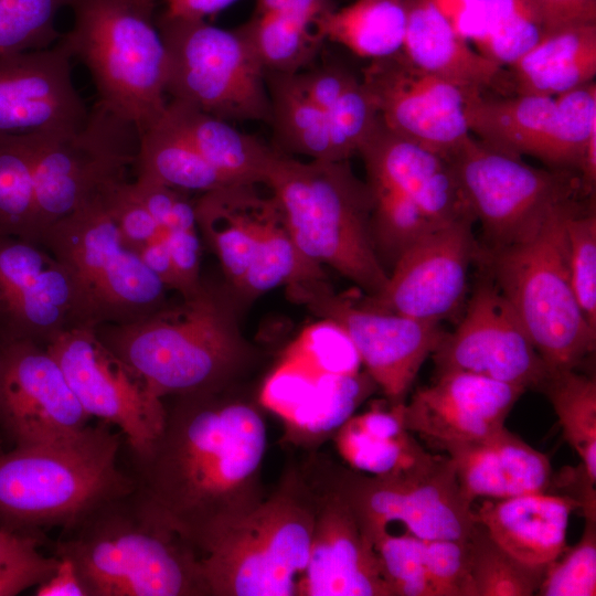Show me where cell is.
<instances>
[{"label":"cell","mask_w":596,"mask_h":596,"mask_svg":"<svg viewBox=\"0 0 596 596\" xmlns=\"http://www.w3.org/2000/svg\"><path fill=\"white\" fill-rule=\"evenodd\" d=\"M374 549L392 596H435L425 564L424 540L389 531L375 541Z\"/></svg>","instance_id":"45"},{"label":"cell","mask_w":596,"mask_h":596,"mask_svg":"<svg viewBox=\"0 0 596 596\" xmlns=\"http://www.w3.org/2000/svg\"><path fill=\"white\" fill-rule=\"evenodd\" d=\"M309 466L348 501L373 545L394 522L422 540L465 541L478 525L447 455H432L387 475H366L322 459Z\"/></svg>","instance_id":"10"},{"label":"cell","mask_w":596,"mask_h":596,"mask_svg":"<svg viewBox=\"0 0 596 596\" xmlns=\"http://www.w3.org/2000/svg\"><path fill=\"white\" fill-rule=\"evenodd\" d=\"M339 160H349L381 127L377 106L363 84L354 76L340 95L324 109Z\"/></svg>","instance_id":"43"},{"label":"cell","mask_w":596,"mask_h":596,"mask_svg":"<svg viewBox=\"0 0 596 596\" xmlns=\"http://www.w3.org/2000/svg\"><path fill=\"white\" fill-rule=\"evenodd\" d=\"M91 418L46 347L0 348V432L13 447L71 437Z\"/></svg>","instance_id":"20"},{"label":"cell","mask_w":596,"mask_h":596,"mask_svg":"<svg viewBox=\"0 0 596 596\" xmlns=\"http://www.w3.org/2000/svg\"><path fill=\"white\" fill-rule=\"evenodd\" d=\"M32 549L0 568V596H13L45 582L55 571L58 557L44 556Z\"/></svg>","instance_id":"48"},{"label":"cell","mask_w":596,"mask_h":596,"mask_svg":"<svg viewBox=\"0 0 596 596\" xmlns=\"http://www.w3.org/2000/svg\"><path fill=\"white\" fill-rule=\"evenodd\" d=\"M34 211V134L0 135V234L31 241Z\"/></svg>","instance_id":"39"},{"label":"cell","mask_w":596,"mask_h":596,"mask_svg":"<svg viewBox=\"0 0 596 596\" xmlns=\"http://www.w3.org/2000/svg\"><path fill=\"white\" fill-rule=\"evenodd\" d=\"M315 493L309 558L297 596H392L373 543L348 501L308 465Z\"/></svg>","instance_id":"21"},{"label":"cell","mask_w":596,"mask_h":596,"mask_svg":"<svg viewBox=\"0 0 596 596\" xmlns=\"http://www.w3.org/2000/svg\"><path fill=\"white\" fill-rule=\"evenodd\" d=\"M256 185H225L201 193L195 201L198 230L233 289L251 265L263 227L276 207L273 195H260Z\"/></svg>","instance_id":"29"},{"label":"cell","mask_w":596,"mask_h":596,"mask_svg":"<svg viewBox=\"0 0 596 596\" xmlns=\"http://www.w3.org/2000/svg\"><path fill=\"white\" fill-rule=\"evenodd\" d=\"M488 25L477 51L505 67L534 46L545 26L534 0H488Z\"/></svg>","instance_id":"41"},{"label":"cell","mask_w":596,"mask_h":596,"mask_svg":"<svg viewBox=\"0 0 596 596\" xmlns=\"http://www.w3.org/2000/svg\"><path fill=\"white\" fill-rule=\"evenodd\" d=\"M143 10L152 13L155 7V0H135Z\"/></svg>","instance_id":"55"},{"label":"cell","mask_w":596,"mask_h":596,"mask_svg":"<svg viewBox=\"0 0 596 596\" xmlns=\"http://www.w3.org/2000/svg\"><path fill=\"white\" fill-rule=\"evenodd\" d=\"M286 294L344 331L391 404L404 403L422 364L446 334L440 322L365 308L334 292L326 278L291 283Z\"/></svg>","instance_id":"14"},{"label":"cell","mask_w":596,"mask_h":596,"mask_svg":"<svg viewBox=\"0 0 596 596\" xmlns=\"http://www.w3.org/2000/svg\"><path fill=\"white\" fill-rule=\"evenodd\" d=\"M164 116L188 138L196 151L231 182L264 183L276 152L274 148L236 129L230 121L184 102L170 99Z\"/></svg>","instance_id":"32"},{"label":"cell","mask_w":596,"mask_h":596,"mask_svg":"<svg viewBox=\"0 0 596 596\" xmlns=\"http://www.w3.org/2000/svg\"><path fill=\"white\" fill-rule=\"evenodd\" d=\"M466 115L471 135L486 145L515 157H534L552 169L571 170L556 97L475 92Z\"/></svg>","instance_id":"25"},{"label":"cell","mask_w":596,"mask_h":596,"mask_svg":"<svg viewBox=\"0 0 596 596\" xmlns=\"http://www.w3.org/2000/svg\"><path fill=\"white\" fill-rule=\"evenodd\" d=\"M83 326L93 323L67 268L42 245L0 234V348L46 347Z\"/></svg>","instance_id":"16"},{"label":"cell","mask_w":596,"mask_h":596,"mask_svg":"<svg viewBox=\"0 0 596 596\" xmlns=\"http://www.w3.org/2000/svg\"><path fill=\"white\" fill-rule=\"evenodd\" d=\"M315 524V493L300 468L223 530L200 554L209 596H297Z\"/></svg>","instance_id":"7"},{"label":"cell","mask_w":596,"mask_h":596,"mask_svg":"<svg viewBox=\"0 0 596 596\" xmlns=\"http://www.w3.org/2000/svg\"><path fill=\"white\" fill-rule=\"evenodd\" d=\"M507 67L512 94L555 97L593 82L596 76V23L547 32Z\"/></svg>","instance_id":"31"},{"label":"cell","mask_w":596,"mask_h":596,"mask_svg":"<svg viewBox=\"0 0 596 596\" xmlns=\"http://www.w3.org/2000/svg\"><path fill=\"white\" fill-rule=\"evenodd\" d=\"M455 32L475 45L488 25V0H429Z\"/></svg>","instance_id":"50"},{"label":"cell","mask_w":596,"mask_h":596,"mask_svg":"<svg viewBox=\"0 0 596 596\" xmlns=\"http://www.w3.org/2000/svg\"><path fill=\"white\" fill-rule=\"evenodd\" d=\"M95 330L162 398L231 387L254 360L228 297L203 281L177 305Z\"/></svg>","instance_id":"3"},{"label":"cell","mask_w":596,"mask_h":596,"mask_svg":"<svg viewBox=\"0 0 596 596\" xmlns=\"http://www.w3.org/2000/svg\"><path fill=\"white\" fill-rule=\"evenodd\" d=\"M166 93L227 121H265L270 114L266 70L246 38L205 19L159 15Z\"/></svg>","instance_id":"11"},{"label":"cell","mask_w":596,"mask_h":596,"mask_svg":"<svg viewBox=\"0 0 596 596\" xmlns=\"http://www.w3.org/2000/svg\"><path fill=\"white\" fill-rule=\"evenodd\" d=\"M1 441H2V439H1V437H0V453L3 451V450H2V446H1Z\"/></svg>","instance_id":"56"},{"label":"cell","mask_w":596,"mask_h":596,"mask_svg":"<svg viewBox=\"0 0 596 596\" xmlns=\"http://www.w3.org/2000/svg\"><path fill=\"white\" fill-rule=\"evenodd\" d=\"M545 33L562 28L596 23V0H534Z\"/></svg>","instance_id":"51"},{"label":"cell","mask_w":596,"mask_h":596,"mask_svg":"<svg viewBox=\"0 0 596 596\" xmlns=\"http://www.w3.org/2000/svg\"><path fill=\"white\" fill-rule=\"evenodd\" d=\"M542 391L557 416L564 438L588 476L596 480V380L575 370L549 374Z\"/></svg>","instance_id":"38"},{"label":"cell","mask_w":596,"mask_h":596,"mask_svg":"<svg viewBox=\"0 0 596 596\" xmlns=\"http://www.w3.org/2000/svg\"><path fill=\"white\" fill-rule=\"evenodd\" d=\"M73 24L61 35L91 73L98 100L141 135L167 107L166 49L150 13L135 0H70Z\"/></svg>","instance_id":"8"},{"label":"cell","mask_w":596,"mask_h":596,"mask_svg":"<svg viewBox=\"0 0 596 596\" xmlns=\"http://www.w3.org/2000/svg\"><path fill=\"white\" fill-rule=\"evenodd\" d=\"M52 551L73 563L87 596H209L195 549L135 488L62 529Z\"/></svg>","instance_id":"2"},{"label":"cell","mask_w":596,"mask_h":596,"mask_svg":"<svg viewBox=\"0 0 596 596\" xmlns=\"http://www.w3.org/2000/svg\"><path fill=\"white\" fill-rule=\"evenodd\" d=\"M361 79L390 131L444 157L471 136L466 108L475 91L417 68L402 52L370 61Z\"/></svg>","instance_id":"19"},{"label":"cell","mask_w":596,"mask_h":596,"mask_svg":"<svg viewBox=\"0 0 596 596\" xmlns=\"http://www.w3.org/2000/svg\"><path fill=\"white\" fill-rule=\"evenodd\" d=\"M567 265L577 302L596 330V214L579 201L566 217Z\"/></svg>","instance_id":"44"},{"label":"cell","mask_w":596,"mask_h":596,"mask_svg":"<svg viewBox=\"0 0 596 596\" xmlns=\"http://www.w3.org/2000/svg\"><path fill=\"white\" fill-rule=\"evenodd\" d=\"M366 183L418 206L437 227L472 220L468 200L448 159L401 137L382 123L359 151Z\"/></svg>","instance_id":"24"},{"label":"cell","mask_w":596,"mask_h":596,"mask_svg":"<svg viewBox=\"0 0 596 596\" xmlns=\"http://www.w3.org/2000/svg\"><path fill=\"white\" fill-rule=\"evenodd\" d=\"M578 201L555 206L530 237L494 249L479 246L477 255L549 374L575 370L595 350L596 330L581 310L567 265L566 217Z\"/></svg>","instance_id":"6"},{"label":"cell","mask_w":596,"mask_h":596,"mask_svg":"<svg viewBox=\"0 0 596 596\" xmlns=\"http://www.w3.org/2000/svg\"><path fill=\"white\" fill-rule=\"evenodd\" d=\"M436 374L462 371L525 390H540L547 369L513 308L487 275L476 286L457 328L433 352Z\"/></svg>","instance_id":"17"},{"label":"cell","mask_w":596,"mask_h":596,"mask_svg":"<svg viewBox=\"0 0 596 596\" xmlns=\"http://www.w3.org/2000/svg\"><path fill=\"white\" fill-rule=\"evenodd\" d=\"M123 434L100 422L67 438L0 453V528L43 539L134 490L118 466Z\"/></svg>","instance_id":"4"},{"label":"cell","mask_w":596,"mask_h":596,"mask_svg":"<svg viewBox=\"0 0 596 596\" xmlns=\"http://www.w3.org/2000/svg\"><path fill=\"white\" fill-rule=\"evenodd\" d=\"M333 8L332 0H256L253 15L237 29L266 71L298 73L316 63L323 43L316 22Z\"/></svg>","instance_id":"30"},{"label":"cell","mask_w":596,"mask_h":596,"mask_svg":"<svg viewBox=\"0 0 596 596\" xmlns=\"http://www.w3.org/2000/svg\"><path fill=\"white\" fill-rule=\"evenodd\" d=\"M236 1L237 0H164V12L174 17L205 19L206 17L224 10Z\"/></svg>","instance_id":"53"},{"label":"cell","mask_w":596,"mask_h":596,"mask_svg":"<svg viewBox=\"0 0 596 596\" xmlns=\"http://www.w3.org/2000/svg\"><path fill=\"white\" fill-rule=\"evenodd\" d=\"M72 54L53 45L0 56V135L63 134L88 115L74 86Z\"/></svg>","instance_id":"22"},{"label":"cell","mask_w":596,"mask_h":596,"mask_svg":"<svg viewBox=\"0 0 596 596\" xmlns=\"http://www.w3.org/2000/svg\"><path fill=\"white\" fill-rule=\"evenodd\" d=\"M409 0H354L333 8L316 22L322 41L338 43L370 61L386 58L403 50Z\"/></svg>","instance_id":"34"},{"label":"cell","mask_w":596,"mask_h":596,"mask_svg":"<svg viewBox=\"0 0 596 596\" xmlns=\"http://www.w3.org/2000/svg\"><path fill=\"white\" fill-rule=\"evenodd\" d=\"M42 542L38 538L0 528V568L30 550L39 547Z\"/></svg>","instance_id":"54"},{"label":"cell","mask_w":596,"mask_h":596,"mask_svg":"<svg viewBox=\"0 0 596 596\" xmlns=\"http://www.w3.org/2000/svg\"><path fill=\"white\" fill-rule=\"evenodd\" d=\"M46 349L85 412L116 426L130 456L145 454L163 428V398L99 339L93 326L71 329Z\"/></svg>","instance_id":"15"},{"label":"cell","mask_w":596,"mask_h":596,"mask_svg":"<svg viewBox=\"0 0 596 596\" xmlns=\"http://www.w3.org/2000/svg\"><path fill=\"white\" fill-rule=\"evenodd\" d=\"M402 53L417 68L464 88L509 89L504 67L471 49L429 0H409Z\"/></svg>","instance_id":"28"},{"label":"cell","mask_w":596,"mask_h":596,"mask_svg":"<svg viewBox=\"0 0 596 596\" xmlns=\"http://www.w3.org/2000/svg\"><path fill=\"white\" fill-rule=\"evenodd\" d=\"M34 595L87 596L75 566L66 557H58L55 571L45 582L36 586Z\"/></svg>","instance_id":"52"},{"label":"cell","mask_w":596,"mask_h":596,"mask_svg":"<svg viewBox=\"0 0 596 596\" xmlns=\"http://www.w3.org/2000/svg\"><path fill=\"white\" fill-rule=\"evenodd\" d=\"M181 281V297L194 294L202 285L200 277L201 243L198 230L161 231Z\"/></svg>","instance_id":"49"},{"label":"cell","mask_w":596,"mask_h":596,"mask_svg":"<svg viewBox=\"0 0 596 596\" xmlns=\"http://www.w3.org/2000/svg\"><path fill=\"white\" fill-rule=\"evenodd\" d=\"M581 505L550 491L485 501L475 512L491 539L523 563L547 566L566 549L568 519Z\"/></svg>","instance_id":"27"},{"label":"cell","mask_w":596,"mask_h":596,"mask_svg":"<svg viewBox=\"0 0 596 596\" xmlns=\"http://www.w3.org/2000/svg\"><path fill=\"white\" fill-rule=\"evenodd\" d=\"M464 497L505 499L546 492L553 470L549 457L505 427L479 440L447 447Z\"/></svg>","instance_id":"26"},{"label":"cell","mask_w":596,"mask_h":596,"mask_svg":"<svg viewBox=\"0 0 596 596\" xmlns=\"http://www.w3.org/2000/svg\"><path fill=\"white\" fill-rule=\"evenodd\" d=\"M526 390L487 376L447 371L404 403L405 428L429 446H449L488 437L504 427L514 404Z\"/></svg>","instance_id":"23"},{"label":"cell","mask_w":596,"mask_h":596,"mask_svg":"<svg viewBox=\"0 0 596 596\" xmlns=\"http://www.w3.org/2000/svg\"><path fill=\"white\" fill-rule=\"evenodd\" d=\"M38 244L71 273L94 327L130 323L168 304L169 288L123 242L105 192L47 227Z\"/></svg>","instance_id":"9"},{"label":"cell","mask_w":596,"mask_h":596,"mask_svg":"<svg viewBox=\"0 0 596 596\" xmlns=\"http://www.w3.org/2000/svg\"><path fill=\"white\" fill-rule=\"evenodd\" d=\"M446 158L481 224L483 249L530 237L555 206L583 196L575 171L531 167L473 135Z\"/></svg>","instance_id":"13"},{"label":"cell","mask_w":596,"mask_h":596,"mask_svg":"<svg viewBox=\"0 0 596 596\" xmlns=\"http://www.w3.org/2000/svg\"><path fill=\"white\" fill-rule=\"evenodd\" d=\"M297 247L343 275L368 296L389 273L371 234V194L349 160H297L276 150L264 180Z\"/></svg>","instance_id":"5"},{"label":"cell","mask_w":596,"mask_h":596,"mask_svg":"<svg viewBox=\"0 0 596 596\" xmlns=\"http://www.w3.org/2000/svg\"><path fill=\"white\" fill-rule=\"evenodd\" d=\"M470 552L467 596H532L547 566L521 562L498 545L478 522L468 540Z\"/></svg>","instance_id":"40"},{"label":"cell","mask_w":596,"mask_h":596,"mask_svg":"<svg viewBox=\"0 0 596 596\" xmlns=\"http://www.w3.org/2000/svg\"><path fill=\"white\" fill-rule=\"evenodd\" d=\"M70 0H0V56L46 49L61 33L55 19Z\"/></svg>","instance_id":"42"},{"label":"cell","mask_w":596,"mask_h":596,"mask_svg":"<svg viewBox=\"0 0 596 596\" xmlns=\"http://www.w3.org/2000/svg\"><path fill=\"white\" fill-rule=\"evenodd\" d=\"M136 175L184 192H207L235 184L212 167L164 116L139 137Z\"/></svg>","instance_id":"36"},{"label":"cell","mask_w":596,"mask_h":596,"mask_svg":"<svg viewBox=\"0 0 596 596\" xmlns=\"http://www.w3.org/2000/svg\"><path fill=\"white\" fill-rule=\"evenodd\" d=\"M473 223L458 221L419 238L394 263L381 291L355 301L419 320L451 317L465 299L469 267L479 252Z\"/></svg>","instance_id":"18"},{"label":"cell","mask_w":596,"mask_h":596,"mask_svg":"<svg viewBox=\"0 0 596 596\" xmlns=\"http://www.w3.org/2000/svg\"><path fill=\"white\" fill-rule=\"evenodd\" d=\"M317 278H326L321 265L297 247L276 203L259 235L254 258L234 289L243 298L253 299L278 286Z\"/></svg>","instance_id":"37"},{"label":"cell","mask_w":596,"mask_h":596,"mask_svg":"<svg viewBox=\"0 0 596 596\" xmlns=\"http://www.w3.org/2000/svg\"><path fill=\"white\" fill-rule=\"evenodd\" d=\"M228 389L174 395L157 439L131 456L139 498L199 556L265 497L264 416Z\"/></svg>","instance_id":"1"},{"label":"cell","mask_w":596,"mask_h":596,"mask_svg":"<svg viewBox=\"0 0 596 596\" xmlns=\"http://www.w3.org/2000/svg\"><path fill=\"white\" fill-rule=\"evenodd\" d=\"M404 403L391 404L389 409L374 407L351 418L342 428L339 447L354 469L387 475L430 458L433 454L424 450L404 426Z\"/></svg>","instance_id":"33"},{"label":"cell","mask_w":596,"mask_h":596,"mask_svg":"<svg viewBox=\"0 0 596 596\" xmlns=\"http://www.w3.org/2000/svg\"><path fill=\"white\" fill-rule=\"evenodd\" d=\"M584 519L582 538L547 565L538 595H596V518Z\"/></svg>","instance_id":"46"},{"label":"cell","mask_w":596,"mask_h":596,"mask_svg":"<svg viewBox=\"0 0 596 596\" xmlns=\"http://www.w3.org/2000/svg\"><path fill=\"white\" fill-rule=\"evenodd\" d=\"M139 131L97 100L84 125L63 134H34L35 211L31 241L51 225L127 179Z\"/></svg>","instance_id":"12"},{"label":"cell","mask_w":596,"mask_h":596,"mask_svg":"<svg viewBox=\"0 0 596 596\" xmlns=\"http://www.w3.org/2000/svg\"><path fill=\"white\" fill-rule=\"evenodd\" d=\"M468 540H424L425 564L435 596H467L470 567Z\"/></svg>","instance_id":"47"},{"label":"cell","mask_w":596,"mask_h":596,"mask_svg":"<svg viewBox=\"0 0 596 596\" xmlns=\"http://www.w3.org/2000/svg\"><path fill=\"white\" fill-rule=\"evenodd\" d=\"M270 114L268 124L280 153L310 160H339L326 113L302 88L297 73L266 71Z\"/></svg>","instance_id":"35"}]
</instances>
